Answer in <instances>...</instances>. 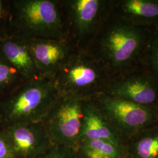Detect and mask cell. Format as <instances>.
Segmentation results:
<instances>
[{
	"label": "cell",
	"mask_w": 158,
	"mask_h": 158,
	"mask_svg": "<svg viewBox=\"0 0 158 158\" xmlns=\"http://www.w3.org/2000/svg\"><path fill=\"white\" fill-rule=\"evenodd\" d=\"M155 29L131 25L111 13L87 48L113 79L142 67L147 45Z\"/></svg>",
	"instance_id": "cell-1"
},
{
	"label": "cell",
	"mask_w": 158,
	"mask_h": 158,
	"mask_svg": "<svg viewBox=\"0 0 158 158\" xmlns=\"http://www.w3.org/2000/svg\"><path fill=\"white\" fill-rule=\"evenodd\" d=\"M112 77L87 48L72 53L52 81L59 95L89 100L104 93Z\"/></svg>",
	"instance_id": "cell-2"
},
{
	"label": "cell",
	"mask_w": 158,
	"mask_h": 158,
	"mask_svg": "<svg viewBox=\"0 0 158 158\" xmlns=\"http://www.w3.org/2000/svg\"><path fill=\"white\" fill-rule=\"evenodd\" d=\"M63 28L60 8L54 1H10L6 35L23 39H62Z\"/></svg>",
	"instance_id": "cell-3"
},
{
	"label": "cell",
	"mask_w": 158,
	"mask_h": 158,
	"mask_svg": "<svg viewBox=\"0 0 158 158\" xmlns=\"http://www.w3.org/2000/svg\"><path fill=\"white\" fill-rule=\"evenodd\" d=\"M58 96L49 80L39 77L19 85L0 102V124L6 127L43 121Z\"/></svg>",
	"instance_id": "cell-4"
},
{
	"label": "cell",
	"mask_w": 158,
	"mask_h": 158,
	"mask_svg": "<svg viewBox=\"0 0 158 158\" xmlns=\"http://www.w3.org/2000/svg\"><path fill=\"white\" fill-rule=\"evenodd\" d=\"M91 99L123 141L158 122L156 107L143 106L105 93Z\"/></svg>",
	"instance_id": "cell-5"
},
{
	"label": "cell",
	"mask_w": 158,
	"mask_h": 158,
	"mask_svg": "<svg viewBox=\"0 0 158 158\" xmlns=\"http://www.w3.org/2000/svg\"><path fill=\"white\" fill-rule=\"evenodd\" d=\"M83 99L59 95L43 123L53 144L77 151L83 121Z\"/></svg>",
	"instance_id": "cell-6"
},
{
	"label": "cell",
	"mask_w": 158,
	"mask_h": 158,
	"mask_svg": "<svg viewBox=\"0 0 158 158\" xmlns=\"http://www.w3.org/2000/svg\"><path fill=\"white\" fill-rule=\"evenodd\" d=\"M102 93L143 106L156 107L158 82L142 66L113 78Z\"/></svg>",
	"instance_id": "cell-7"
},
{
	"label": "cell",
	"mask_w": 158,
	"mask_h": 158,
	"mask_svg": "<svg viewBox=\"0 0 158 158\" xmlns=\"http://www.w3.org/2000/svg\"><path fill=\"white\" fill-rule=\"evenodd\" d=\"M113 1L73 0L68 2V9L75 32L86 48L112 12Z\"/></svg>",
	"instance_id": "cell-8"
},
{
	"label": "cell",
	"mask_w": 158,
	"mask_h": 158,
	"mask_svg": "<svg viewBox=\"0 0 158 158\" xmlns=\"http://www.w3.org/2000/svg\"><path fill=\"white\" fill-rule=\"evenodd\" d=\"M2 129L16 158H36L52 145L43 121L10 125Z\"/></svg>",
	"instance_id": "cell-9"
},
{
	"label": "cell",
	"mask_w": 158,
	"mask_h": 158,
	"mask_svg": "<svg viewBox=\"0 0 158 158\" xmlns=\"http://www.w3.org/2000/svg\"><path fill=\"white\" fill-rule=\"evenodd\" d=\"M29 46L40 78L52 81L72 55L63 39H24Z\"/></svg>",
	"instance_id": "cell-10"
},
{
	"label": "cell",
	"mask_w": 158,
	"mask_h": 158,
	"mask_svg": "<svg viewBox=\"0 0 158 158\" xmlns=\"http://www.w3.org/2000/svg\"><path fill=\"white\" fill-rule=\"evenodd\" d=\"M102 139L123 147V139L92 100H84L80 142Z\"/></svg>",
	"instance_id": "cell-11"
},
{
	"label": "cell",
	"mask_w": 158,
	"mask_h": 158,
	"mask_svg": "<svg viewBox=\"0 0 158 158\" xmlns=\"http://www.w3.org/2000/svg\"><path fill=\"white\" fill-rule=\"evenodd\" d=\"M111 13L135 26L158 28V0L113 1Z\"/></svg>",
	"instance_id": "cell-12"
},
{
	"label": "cell",
	"mask_w": 158,
	"mask_h": 158,
	"mask_svg": "<svg viewBox=\"0 0 158 158\" xmlns=\"http://www.w3.org/2000/svg\"><path fill=\"white\" fill-rule=\"evenodd\" d=\"M0 52L21 78L29 81L40 77L25 40L5 35L0 38Z\"/></svg>",
	"instance_id": "cell-13"
},
{
	"label": "cell",
	"mask_w": 158,
	"mask_h": 158,
	"mask_svg": "<svg viewBox=\"0 0 158 158\" xmlns=\"http://www.w3.org/2000/svg\"><path fill=\"white\" fill-rule=\"evenodd\" d=\"M131 158H158V122L137 132L128 139Z\"/></svg>",
	"instance_id": "cell-14"
},
{
	"label": "cell",
	"mask_w": 158,
	"mask_h": 158,
	"mask_svg": "<svg viewBox=\"0 0 158 158\" xmlns=\"http://www.w3.org/2000/svg\"><path fill=\"white\" fill-rule=\"evenodd\" d=\"M77 151L80 158H121L123 147L105 140L92 139L80 142Z\"/></svg>",
	"instance_id": "cell-15"
},
{
	"label": "cell",
	"mask_w": 158,
	"mask_h": 158,
	"mask_svg": "<svg viewBox=\"0 0 158 158\" xmlns=\"http://www.w3.org/2000/svg\"><path fill=\"white\" fill-rule=\"evenodd\" d=\"M20 78L17 70L0 52V102L19 85Z\"/></svg>",
	"instance_id": "cell-16"
},
{
	"label": "cell",
	"mask_w": 158,
	"mask_h": 158,
	"mask_svg": "<svg viewBox=\"0 0 158 158\" xmlns=\"http://www.w3.org/2000/svg\"><path fill=\"white\" fill-rule=\"evenodd\" d=\"M142 66L158 82V28L154 31L147 45Z\"/></svg>",
	"instance_id": "cell-17"
},
{
	"label": "cell",
	"mask_w": 158,
	"mask_h": 158,
	"mask_svg": "<svg viewBox=\"0 0 158 158\" xmlns=\"http://www.w3.org/2000/svg\"><path fill=\"white\" fill-rule=\"evenodd\" d=\"M36 158H80L77 151L53 144Z\"/></svg>",
	"instance_id": "cell-18"
},
{
	"label": "cell",
	"mask_w": 158,
	"mask_h": 158,
	"mask_svg": "<svg viewBox=\"0 0 158 158\" xmlns=\"http://www.w3.org/2000/svg\"><path fill=\"white\" fill-rule=\"evenodd\" d=\"M0 158H16L11 143L3 129L0 131Z\"/></svg>",
	"instance_id": "cell-19"
},
{
	"label": "cell",
	"mask_w": 158,
	"mask_h": 158,
	"mask_svg": "<svg viewBox=\"0 0 158 158\" xmlns=\"http://www.w3.org/2000/svg\"><path fill=\"white\" fill-rule=\"evenodd\" d=\"M10 14V1L0 0V38L6 35Z\"/></svg>",
	"instance_id": "cell-20"
},
{
	"label": "cell",
	"mask_w": 158,
	"mask_h": 158,
	"mask_svg": "<svg viewBox=\"0 0 158 158\" xmlns=\"http://www.w3.org/2000/svg\"><path fill=\"white\" fill-rule=\"evenodd\" d=\"M156 110H157V112H158V104H157V106H156Z\"/></svg>",
	"instance_id": "cell-21"
}]
</instances>
